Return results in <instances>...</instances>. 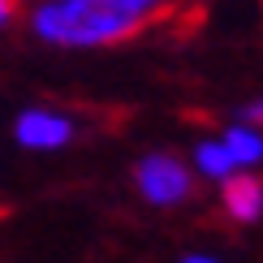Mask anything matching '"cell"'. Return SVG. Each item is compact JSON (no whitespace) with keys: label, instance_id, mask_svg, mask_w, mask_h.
I'll list each match as a JSON object with an SVG mask.
<instances>
[{"label":"cell","instance_id":"9","mask_svg":"<svg viewBox=\"0 0 263 263\" xmlns=\"http://www.w3.org/2000/svg\"><path fill=\"white\" fill-rule=\"evenodd\" d=\"M185 263H212V259H185Z\"/></svg>","mask_w":263,"mask_h":263},{"label":"cell","instance_id":"4","mask_svg":"<svg viewBox=\"0 0 263 263\" xmlns=\"http://www.w3.org/2000/svg\"><path fill=\"white\" fill-rule=\"evenodd\" d=\"M259 203H263V185L259 177H250V173H229L224 177V207L233 220H259Z\"/></svg>","mask_w":263,"mask_h":263},{"label":"cell","instance_id":"5","mask_svg":"<svg viewBox=\"0 0 263 263\" xmlns=\"http://www.w3.org/2000/svg\"><path fill=\"white\" fill-rule=\"evenodd\" d=\"M117 5L125 9V13H134L138 22H177V26H185V13H177V0H117Z\"/></svg>","mask_w":263,"mask_h":263},{"label":"cell","instance_id":"7","mask_svg":"<svg viewBox=\"0 0 263 263\" xmlns=\"http://www.w3.org/2000/svg\"><path fill=\"white\" fill-rule=\"evenodd\" d=\"M199 168H203V173H212V177H229L237 164L229 160V151H224V147H216V142H203V147H199Z\"/></svg>","mask_w":263,"mask_h":263},{"label":"cell","instance_id":"6","mask_svg":"<svg viewBox=\"0 0 263 263\" xmlns=\"http://www.w3.org/2000/svg\"><path fill=\"white\" fill-rule=\"evenodd\" d=\"M224 151H229L233 164H255L263 142H259V134H250V129H229L224 134Z\"/></svg>","mask_w":263,"mask_h":263},{"label":"cell","instance_id":"8","mask_svg":"<svg viewBox=\"0 0 263 263\" xmlns=\"http://www.w3.org/2000/svg\"><path fill=\"white\" fill-rule=\"evenodd\" d=\"M17 9H22V0H0V26H5V22H13Z\"/></svg>","mask_w":263,"mask_h":263},{"label":"cell","instance_id":"1","mask_svg":"<svg viewBox=\"0 0 263 263\" xmlns=\"http://www.w3.org/2000/svg\"><path fill=\"white\" fill-rule=\"evenodd\" d=\"M35 30L52 43H117L147 30L117 0H57L35 13Z\"/></svg>","mask_w":263,"mask_h":263},{"label":"cell","instance_id":"3","mask_svg":"<svg viewBox=\"0 0 263 263\" xmlns=\"http://www.w3.org/2000/svg\"><path fill=\"white\" fill-rule=\"evenodd\" d=\"M69 134H73V125L57 112H22L17 117V138L26 147H61V142H69Z\"/></svg>","mask_w":263,"mask_h":263},{"label":"cell","instance_id":"2","mask_svg":"<svg viewBox=\"0 0 263 263\" xmlns=\"http://www.w3.org/2000/svg\"><path fill=\"white\" fill-rule=\"evenodd\" d=\"M138 190L147 194L151 203H160V207H173V203H181L185 194H190V173H185V164L177 156H147V160H138Z\"/></svg>","mask_w":263,"mask_h":263}]
</instances>
